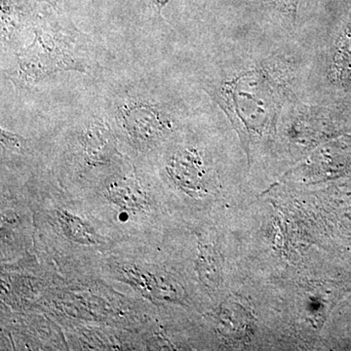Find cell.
I'll return each instance as SVG.
<instances>
[{
	"mask_svg": "<svg viewBox=\"0 0 351 351\" xmlns=\"http://www.w3.org/2000/svg\"><path fill=\"white\" fill-rule=\"evenodd\" d=\"M206 90L228 115L248 154L252 143L276 134L282 92L265 71L208 80Z\"/></svg>",
	"mask_w": 351,
	"mask_h": 351,
	"instance_id": "1",
	"label": "cell"
},
{
	"mask_svg": "<svg viewBox=\"0 0 351 351\" xmlns=\"http://www.w3.org/2000/svg\"><path fill=\"white\" fill-rule=\"evenodd\" d=\"M218 256L210 246H202L198 257V270L201 279L209 286H215L219 278Z\"/></svg>",
	"mask_w": 351,
	"mask_h": 351,
	"instance_id": "7",
	"label": "cell"
},
{
	"mask_svg": "<svg viewBox=\"0 0 351 351\" xmlns=\"http://www.w3.org/2000/svg\"><path fill=\"white\" fill-rule=\"evenodd\" d=\"M164 171L171 182L193 197L206 193L211 180L204 157L195 147H179L171 152Z\"/></svg>",
	"mask_w": 351,
	"mask_h": 351,
	"instance_id": "4",
	"label": "cell"
},
{
	"mask_svg": "<svg viewBox=\"0 0 351 351\" xmlns=\"http://www.w3.org/2000/svg\"><path fill=\"white\" fill-rule=\"evenodd\" d=\"M276 3L285 9L287 12L292 15V17H295V13H297L298 5H299L301 0H274Z\"/></svg>",
	"mask_w": 351,
	"mask_h": 351,
	"instance_id": "9",
	"label": "cell"
},
{
	"mask_svg": "<svg viewBox=\"0 0 351 351\" xmlns=\"http://www.w3.org/2000/svg\"><path fill=\"white\" fill-rule=\"evenodd\" d=\"M149 3V5L152 7L154 10H156L157 13L160 14L161 10L164 8V6L169 2V0H145Z\"/></svg>",
	"mask_w": 351,
	"mask_h": 351,
	"instance_id": "10",
	"label": "cell"
},
{
	"mask_svg": "<svg viewBox=\"0 0 351 351\" xmlns=\"http://www.w3.org/2000/svg\"><path fill=\"white\" fill-rule=\"evenodd\" d=\"M106 197L114 204L129 210L143 209L147 203V195L140 184L127 177L113 179L106 188Z\"/></svg>",
	"mask_w": 351,
	"mask_h": 351,
	"instance_id": "5",
	"label": "cell"
},
{
	"mask_svg": "<svg viewBox=\"0 0 351 351\" xmlns=\"http://www.w3.org/2000/svg\"><path fill=\"white\" fill-rule=\"evenodd\" d=\"M24 32H29L34 39L14 53V75L18 82L34 84L59 71L85 73L89 68L87 36L71 21L60 15L54 19L34 15Z\"/></svg>",
	"mask_w": 351,
	"mask_h": 351,
	"instance_id": "2",
	"label": "cell"
},
{
	"mask_svg": "<svg viewBox=\"0 0 351 351\" xmlns=\"http://www.w3.org/2000/svg\"><path fill=\"white\" fill-rule=\"evenodd\" d=\"M103 112L113 130L138 152L154 149L177 130L174 108L145 83L117 88Z\"/></svg>",
	"mask_w": 351,
	"mask_h": 351,
	"instance_id": "3",
	"label": "cell"
},
{
	"mask_svg": "<svg viewBox=\"0 0 351 351\" xmlns=\"http://www.w3.org/2000/svg\"><path fill=\"white\" fill-rule=\"evenodd\" d=\"M57 217L62 230L68 239L83 245L99 243L98 233L95 232L91 223L71 213L68 210H59Z\"/></svg>",
	"mask_w": 351,
	"mask_h": 351,
	"instance_id": "6",
	"label": "cell"
},
{
	"mask_svg": "<svg viewBox=\"0 0 351 351\" xmlns=\"http://www.w3.org/2000/svg\"><path fill=\"white\" fill-rule=\"evenodd\" d=\"M341 63L346 64V68L351 69V34L346 38L345 43L341 45Z\"/></svg>",
	"mask_w": 351,
	"mask_h": 351,
	"instance_id": "8",
	"label": "cell"
},
{
	"mask_svg": "<svg viewBox=\"0 0 351 351\" xmlns=\"http://www.w3.org/2000/svg\"><path fill=\"white\" fill-rule=\"evenodd\" d=\"M39 2L47 4L48 6L52 7L53 9L58 10L57 0H38Z\"/></svg>",
	"mask_w": 351,
	"mask_h": 351,
	"instance_id": "11",
	"label": "cell"
}]
</instances>
